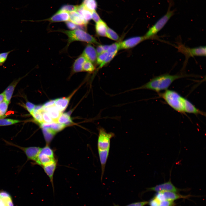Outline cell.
<instances>
[{
    "mask_svg": "<svg viewBox=\"0 0 206 206\" xmlns=\"http://www.w3.org/2000/svg\"><path fill=\"white\" fill-rule=\"evenodd\" d=\"M145 40L144 36L130 38L120 42V49L131 48Z\"/></svg>",
    "mask_w": 206,
    "mask_h": 206,
    "instance_id": "30bf717a",
    "label": "cell"
},
{
    "mask_svg": "<svg viewBox=\"0 0 206 206\" xmlns=\"http://www.w3.org/2000/svg\"><path fill=\"white\" fill-rule=\"evenodd\" d=\"M188 76L187 75L182 74L174 75L168 74H164L154 77L145 84L130 90L144 89L159 92L162 90H167L175 80Z\"/></svg>",
    "mask_w": 206,
    "mask_h": 206,
    "instance_id": "6da1fadb",
    "label": "cell"
},
{
    "mask_svg": "<svg viewBox=\"0 0 206 206\" xmlns=\"http://www.w3.org/2000/svg\"><path fill=\"white\" fill-rule=\"evenodd\" d=\"M69 19L71 21L77 25H86V23L83 17L77 12L72 11L69 14Z\"/></svg>",
    "mask_w": 206,
    "mask_h": 206,
    "instance_id": "d6986e66",
    "label": "cell"
},
{
    "mask_svg": "<svg viewBox=\"0 0 206 206\" xmlns=\"http://www.w3.org/2000/svg\"><path fill=\"white\" fill-rule=\"evenodd\" d=\"M95 70V68L92 63L86 60L84 63L83 67V71L92 72Z\"/></svg>",
    "mask_w": 206,
    "mask_h": 206,
    "instance_id": "f546056e",
    "label": "cell"
},
{
    "mask_svg": "<svg viewBox=\"0 0 206 206\" xmlns=\"http://www.w3.org/2000/svg\"><path fill=\"white\" fill-rule=\"evenodd\" d=\"M82 4L86 9L91 12L95 11L97 6L96 0H83Z\"/></svg>",
    "mask_w": 206,
    "mask_h": 206,
    "instance_id": "484cf974",
    "label": "cell"
},
{
    "mask_svg": "<svg viewBox=\"0 0 206 206\" xmlns=\"http://www.w3.org/2000/svg\"><path fill=\"white\" fill-rule=\"evenodd\" d=\"M92 19L96 23L101 20L99 15L95 11L92 12Z\"/></svg>",
    "mask_w": 206,
    "mask_h": 206,
    "instance_id": "60d3db41",
    "label": "cell"
},
{
    "mask_svg": "<svg viewBox=\"0 0 206 206\" xmlns=\"http://www.w3.org/2000/svg\"><path fill=\"white\" fill-rule=\"evenodd\" d=\"M176 205L174 201L163 200L160 201L158 206H175Z\"/></svg>",
    "mask_w": 206,
    "mask_h": 206,
    "instance_id": "d590c367",
    "label": "cell"
},
{
    "mask_svg": "<svg viewBox=\"0 0 206 206\" xmlns=\"http://www.w3.org/2000/svg\"><path fill=\"white\" fill-rule=\"evenodd\" d=\"M169 6L167 11L164 15L160 18L150 28L144 36L145 39L153 38L164 27L169 20L174 14L176 10H171L173 4L172 0H169Z\"/></svg>",
    "mask_w": 206,
    "mask_h": 206,
    "instance_id": "7a4b0ae2",
    "label": "cell"
},
{
    "mask_svg": "<svg viewBox=\"0 0 206 206\" xmlns=\"http://www.w3.org/2000/svg\"><path fill=\"white\" fill-rule=\"evenodd\" d=\"M76 8L77 6L70 5H64L60 8L58 11L70 12L76 10Z\"/></svg>",
    "mask_w": 206,
    "mask_h": 206,
    "instance_id": "1f68e13d",
    "label": "cell"
},
{
    "mask_svg": "<svg viewBox=\"0 0 206 206\" xmlns=\"http://www.w3.org/2000/svg\"><path fill=\"white\" fill-rule=\"evenodd\" d=\"M20 121L8 118L0 119V126L10 125L19 123Z\"/></svg>",
    "mask_w": 206,
    "mask_h": 206,
    "instance_id": "83f0119b",
    "label": "cell"
},
{
    "mask_svg": "<svg viewBox=\"0 0 206 206\" xmlns=\"http://www.w3.org/2000/svg\"><path fill=\"white\" fill-rule=\"evenodd\" d=\"M77 90H76L69 97L58 98L55 100L54 105L61 112L64 111L68 106L72 97Z\"/></svg>",
    "mask_w": 206,
    "mask_h": 206,
    "instance_id": "9a60e30c",
    "label": "cell"
},
{
    "mask_svg": "<svg viewBox=\"0 0 206 206\" xmlns=\"http://www.w3.org/2000/svg\"><path fill=\"white\" fill-rule=\"evenodd\" d=\"M192 196L183 195L176 193L171 191H163L157 193L154 197L160 201L168 200L174 201L181 199H187Z\"/></svg>",
    "mask_w": 206,
    "mask_h": 206,
    "instance_id": "52a82bcc",
    "label": "cell"
},
{
    "mask_svg": "<svg viewBox=\"0 0 206 206\" xmlns=\"http://www.w3.org/2000/svg\"><path fill=\"white\" fill-rule=\"evenodd\" d=\"M86 60V58L82 54L80 56L73 64L72 68V72L75 73L83 71V65Z\"/></svg>",
    "mask_w": 206,
    "mask_h": 206,
    "instance_id": "ffe728a7",
    "label": "cell"
},
{
    "mask_svg": "<svg viewBox=\"0 0 206 206\" xmlns=\"http://www.w3.org/2000/svg\"><path fill=\"white\" fill-rule=\"evenodd\" d=\"M0 206H14L11 195L2 190L0 191Z\"/></svg>",
    "mask_w": 206,
    "mask_h": 206,
    "instance_id": "e0dca14e",
    "label": "cell"
},
{
    "mask_svg": "<svg viewBox=\"0 0 206 206\" xmlns=\"http://www.w3.org/2000/svg\"><path fill=\"white\" fill-rule=\"evenodd\" d=\"M82 54L88 60L92 63L96 60L97 54L94 47L90 44L85 47Z\"/></svg>",
    "mask_w": 206,
    "mask_h": 206,
    "instance_id": "7c38bea8",
    "label": "cell"
},
{
    "mask_svg": "<svg viewBox=\"0 0 206 206\" xmlns=\"http://www.w3.org/2000/svg\"><path fill=\"white\" fill-rule=\"evenodd\" d=\"M110 150H98V155L101 166V180L102 179L104 172L106 164L109 154Z\"/></svg>",
    "mask_w": 206,
    "mask_h": 206,
    "instance_id": "5bb4252c",
    "label": "cell"
},
{
    "mask_svg": "<svg viewBox=\"0 0 206 206\" xmlns=\"http://www.w3.org/2000/svg\"><path fill=\"white\" fill-rule=\"evenodd\" d=\"M4 100V96L3 93L0 94V103Z\"/></svg>",
    "mask_w": 206,
    "mask_h": 206,
    "instance_id": "ee69618b",
    "label": "cell"
},
{
    "mask_svg": "<svg viewBox=\"0 0 206 206\" xmlns=\"http://www.w3.org/2000/svg\"><path fill=\"white\" fill-rule=\"evenodd\" d=\"M147 191H153L157 193L163 191H171L179 193L187 191L188 189H179L175 187L170 179L168 181L146 189Z\"/></svg>",
    "mask_w": 206,
    "mask_h": 206,
    "instance_id": "8992f818",
    "label": "cell"
},
{
    "mask_svg": "<svg viewBox=\"0 0 206 206\" xmlns=\"http://www.w3.org/2000/svg\"><path fill=\"white\" fill-rule=\"evenodd\" d=\"M57 122L66 126L73 123L70 116L66 113L61 114L57 119Z\"/></svg>",
    "mask_w": 206,
    "mask_h": 206,
    "instance_id": "d4e9b609",
    "label": "cell"
},
{
    "mask_svg": "<svg viewBox=\"0 0 206 206\" xmlns=\"http://www.w3.org/2000/svg\"><path fill=\"white\" fill-rule=\"evenodd\" d=\"M108 27L106 23L101 19L96 23L95 29L97 34L99 36H106Z\"/></svg>",
    "mask_w": 206,
    "mask_h": 206,
    "instance_id": "603a6c76",
    "label": "cell"
},
{
    "mask_svg": "<svg viewBox=\"0 0 206 206\" xmlns=\"http://www.w3.org/2000/svg\"><path fill=\"white\" fill-rule=\"evenodd\" d=\"M96 50L98 55L103 52H105L103 49L102 45H98L97 47Z\"/></svg>",
    "mask_w": 206,
    "mask_h": 206,
    "instance_id": "7bdbcfd3",
    "label": "cell"
},
{
    "mask_svg": "<svg viewBox=\"0 0 206 206\" xmlns=\"http://www.w3.org/2000/svg\"><path fill=\"white\" fill-rule=\"evenodd\" d=\"M106 36L109 38L114 40L117 41L118 40L119 36L118 34L113 29L108 27Z\"/></svg>",
    "mask_w": 206,
    "mask_h": 206,
    "instance_id": "f1b7e54d",
    "label": "cell"
},
{
    "mask_svg": "<svg viewBox=\"0 0 206 206\" xmlns=\"http://www.w3.org/2000/svg\"><path fill=\"white\" fill-rule=\"evenodd\" d=\"M120 42H116L109 45L107 50L108 53L116 55L120 49Z\"/></svg>",
    "mask_w": 206,
    "mask_h": 206,
    "instance_id": "4316f807",
    "label": "cell"
},
{
    "mask_svg": "<svg viewBox=\"0 0 206 206\" xmlns=\"http://www.w3.org/2000/svg\"><path fill=\"white\" fill-rule=\"evenodd\" d=\"M57 166V162L56 160L46 164L42 167L46 174L49 177L51 183L54 197L55 191L53 182V175Z\"/></svg>",
    "mask_w": 206,
    "mask_h": 206,
    "instance_id": "8fae6325",
    "label": "cell"
},
{
    "mask_svg": "<svg viewBox=\"0 0 206 206\" xmlns=\"http://www.w3.org/2000/svg\"><path fill=\"white\" fill-rule=\"evenodd\" d=\"M35 106L34 104L29 102H27L25 105L26 108L30 114L32 112Z\"/></svg>",
    "mask_w": 206,
    "mask_h": 206,
    "instance_id": "74e56055",
    "label": "cell"
},
{
    "mask_svg": "<svg viewBox=\"0 0 206 206\" xmlns=\"http://www.w3.org/2000/svg\"><path fill=\"white\" fill-rule=\"evenodd\" d=\"M69 19V14L65 12L58 11L48 20L51 22L68 21Z\"/></svg>",
    "mask_w": 206,
    "mask_h": 206,
    "instance_id": "ac0fdd59",
    "label": "cell"
},
{
    "mask_svg": "<svg viewBox=\"0 0 206 206\" xmlns=\"http://www.w3.org/2000/svg\"><path fill=\"white\" fill-rule=\"evenodd\" d=\"M22 78H20L13 81L6 88L3 92L4 96V100L9 103L10 101L16 85Z\"/></svg>",
    "mask_w": 206,
    "mask_h": 206,
    "instance_id": "2e32d148",
    "label": "cell"
},
{
    "mask_svg": "<svg viewBox=\"0 0 206 206\" xmlns=\"http://www.w3.org/2000/svg\"><path fill=\"white\" fill-rule=\"evenodd\" d=\"M76 11L87 23L92 19V12L86 9L82 4L77 6Z\"/></svg>",
    "mask_w": 206,
    "mask_h": 206,
    "instance_id": "44dd1931",
    "label": "cell"
},
{
    "mask_svg": "<svg viewBox=\"0 0 206 206\" xmlns=\"http://www.w3.org/2000/svg\"><path fill=\"white\" fill-rule=\"evenodd\" d=\"M183 100L185 113H192L195 114H200L205 116V112L197 108L187 99L183 97Z\"/></svg>",
    "mask_w": 206,
    "mask_h": 206,
    "instance_id": "4fadbf2b",
    "label": "cell"
},
{
    "mask_svg": "<svg viewBox=\"0 0 206 206\" xmlns=\"http://www.w3.org/2000/svg\"><path fill=\"white\" fill-rule=\"evenodd\" d=\"M42 109L49 114L54 122H57V119L62 113L54 105L46 108L42 107Z\"/></svg>",
    "mask_w": 206,
    "mask_h": 206,
    "instance_id": "7402d4cb",
    "label": "cell"
},
{
    "mask_svg": "<svg viewBox=\"0 0 206 206\" xmlns=\"http://www.w3.org/2000/svg\"><path fill=\"white\" fill-rule=\"evenodd\" d=\"M159 96L176 111L185 113L183 103V98L176 92L167 90L162 93H159Z\"/></svg>",
    "mask_w": 206,
    "mask_h": 206,
    "instance_id": "3957f363",
    "label": "cell"
},
{
    "mask_svg": "<svg viewBox=\"0 0 206 206\" xmlns=\"http://www.w3.org/2000/svg\"><path fill=\"white\" fill-rule=\"evenodd\" d=\"M22 150L25 154L28 160L35 162L37 160L41 148L39 147L31 146L23 147L15 144H12Z\"/></svg>",
    "mask_w": 206,
    "mask_h": 206,
    "instance_id": "9c48e42d",
    "label": "cell"
},
{
    "mask_svg": "<svg viewBox=\"0 0 206 206\" xmlns=\"http://www.w3.org/2000/svg\"><path fill=\"white\" fill-rule=\"evenodd\" d=\"M13 49L7 52H3L0 53V66L3 65L6 61L9 54L14 51Z\"/></svg>",
    "mask_w": 206,
    "mask_h": 206,
    "instance_id": "d6a6232c",
    "label": "cell"
},
{
    "mask_svg": "<svg viewBox=\"0 0 206 206\" xmlns=\"http://www.w3.org/2000/svg\"><path fill=\"white\" fill-rule=\"evenodd\" d=\"M55 100L49 101L45 103L42 106L43 108H46L54 105Z\"/></svg>",
    "mask_w": 206,
    "mask_h": 206,
    "instance_id": "b9f144b4",
    "label": "cell"
},
{
    "mask_svg": "<svg viewBox=\"0 0 206 206\" xmlns=\"http://www.w3.org/2000/svg\"><path fill=\"white\" fill-rule=\"evenodd\" d=\"M61 32L66 34L68 37L67 46L74 41H81L89 43L98 44L96 39L84 30L77 29L74 30H62Z\"/></svg>",
    "mask_w": 206,
    "mask_h": 206,
    "instance_id": "277c9868",
    "label": "cell"
},
{
    "mask_svg": "<svg viewBox=\"0 0 206 206\" xmlns=\"http://www.w3.org/2000/svg\"><path fill=\"white\" fill-rule=\"evenodd\" d=\"M9 104L5 100L0 103V118L2 117L5 114Z\"/></svg>",
    "mask_w": 206,
    "mask_h": 206,
    "instance_id": "4dcf8cb0",
    "label": "cell"
},
{
    "mask_svg": "<svg viewBox=\"0 0 206 206\" xmlns=\"http://www.w3.org/2000/svg\"><path fill=\"white\" fill-rule=\"evenodd\" d=\"M107 55L108 53L106 51L98 55L96 60L97 64L100 65L102 64L106 59Z\"/></svg>",
    "mask_w": 206,
    "mask_h": 206,
    "instance_id": "e575fe53",
    "label": "cell"
},
{
    "mask_svg": "<svg viewBox=\"0 0 206 206\" xmlns=\"http://www.w3.org/2000/svg\"><path fill=\"white\" fill-rule=\"evenodd\" d=\"M160 201V200L154 197L148 201V204L150 206H158Z\"/></svg>",
    "mask_w": 206,
    "mask_h": 206,
    "instance_id": "f35d334b",
    "label": "cell"
},
{
    "mask_svg": "<svg viewBox=\"0 0 206 206\" xmlns=\"http://www.w3.org/2000/svg\"><path fill=\"white\" fill-rule=\"evenodd\" d=\"M148 201H145L132 203L125 206H144L148 204Z\"/></svg>",
    "mask_w": 206,
    "mask_h": 206,
    "instance_id": "ab89813d",
    "label": "cell"
},
{
    "mask_svg": "<svg viewBox=\"0 0 206 206\" xmlns=\"http://www.w3.org/2000/svg\"><path fill=\"white\" fill-rule=\"evenodd\" d=\"M98 150L110 149V140L115 136L114 134L112 132H107L101 127H98Z\"/></svg>",
    "mask_w": 206,
    "mask_h": 206,
    "instance_id": "5b68a950",
    "label": "cell"
},
{
    "mask_svg": "<svg viewBox=\"0 0 206 206\" xmlns=\"http://www.w3.org/2000/svg\"><path fill=\"white\" fill-rule=\"evenodd\" d=\"M42 108V106H36L31 114L35 120L41 124L43 123L41 112Z\"/></svg>",
    "mask_w": 206,
    "mask_h": 206,
    "instance_id": "cb8c5ba5",
    "label": "cell"
},
{
    "mask_svg": "<svg viewBox=\"0 0 206 206\" xmlns=\"http://www.w3.org/2000/svg\"><path fill=\"white\" fill-rule=\"evenodd\" d=\"M206 49L205 46L191 48L181 45L179 47V50L185 55L186 57L189 58L195 56H205Z\"/></svg>",
    "mask_w": 206,
    "mask_h": 206,
    "instance_id": "ba28073f",
    "label": "cell"
},
{
    "mask_svg": "<svg viewBox=\"0 0 206 206\" xmlns=\"http://www.w3.org/2000/svg\"><path fill=\"white\" fill-rule=\"evenodd\" d=\"M114 206H120L118 205H116V204H114Z\"/></svg>",
    "mask_w": 206,
    "mask_h": 206,
    "instance_id": "f6af8a7d",
    "label": "cell"
},
{
    "mask_svg": "<svg viewBox=\"0 0 206 206\" xmlns=\"http://www.w3.org/2000/svg\"><path fill=\"white\" fill-rule=\"evenodd\" d=\"M66 26L70 30H74L79 29V26L71 21H67L66 22Z\"/></svg>",
    "mask_w": 206,
    "mask_h": 206,
    "instance_id": "8d00e7d4",
    "label": "cell"
},
{
    "mask_svg": "<svg viewBox=\"0 0 206 206\" xmlns=\"http://www.w3.org/2000/svg\"><path fill=\"white\" fill-rule=\"evenodd\" d=\"M41 112L43 121V123H51L54 122L49 114L46 111L43 110L42 108Z\"/></svg>",
    "mask_w": 206,
    "mask_h": 206,
    "instance_id": "836d02e7",
    "label": "cell"
}]
</instances>
